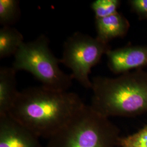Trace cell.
Masks as SVG:
<instances>
[{"mask_svg": "<svg viewBox=\"0 0 147 147\" xmlns=\"http://www.w3.org/2000/svg\"><path fill=\"white\" fill-rule=\"evenodd\" d=\"M120 130L109 118L84 104L48 139L47 147H116Z\"/></svg>", "mask_w": 147, "mask_h": 147, "instance_id": "obj_3", "label": "cell"}, {"mask_svg": "<svg viewBox=\"0 0 147 147\" xmlns=\"http://www.w3.org/2000/svg\"><path fill=\"white\" fill-rule=\"evenodd\" d=\"M20 2L18 0H0V24L11 26L20 16Z\"/></svg>", "mask_w": 147, "mask_h": 147, "instance_id": "obj_11", "label": "cell"}, {"mask_svg": "<svg viewBox=\"0 0 147 147\" xmlns=\"http://www.w3.org/2000/svg\"><path fill=\"white\" fill-rule=\"evenodd\" d=\"M121 147H147V125L136 132L119 138Z\"/></svg>", "mask_w": 147, "mask_h": 147, "instance_id": "obj_13", "label": "cell"}, {"mask_svg": "<svg viewBox=\"0 0 147 147\" xmlns=\"http://www.w3.org/2000/svg\"><path fill=\"white\" fill-rule=\"evenodd\" d=\"M49 45V40L44 34L24 42L14 55L12 67L16 71L25 70L31 74L45 88L68 91L73 78L60 69L61 59L53 54Z\"/></svg>", "mask_w": 147, "mask_h": 147, "instance_id": "obj_4", "label": "cell"}, {"mask_svg": "<svg viewBox=\"0 0 147 147\" xmlns=\"http://www.w3.org/2000/svg\"><path fill=\"white\" fill-rule=\"evenodd\" d=\"M110 49L109 43L76 32L64 42L61 62L71 70L73 79L84 88L91 89L92 81L89 78L91 69Z\"/></svg>", "mask_w": 147, "mask_h": 147, "instance_id": "obj_5", "label": "cell"}, {"mask_svg": "<svg viewBox=\"0 0 147 147\" xmlns=\"http://www.w3.org/2000/svg\"><path fill=\"white\" fill-rule=\"evenodd\" d=\"M97 32L96 38L104 42L109 43L111 40L125 36L130 24L126 18L117 12L112 16L101 19H95Z\"/></svg>", "mask_w": 147, "mask_h": 147, "instance_id": "obj_8", "label": "cell"}, {"mask_svg": "<svg viewBox=\"0 0 147 147\" xmlns=\"http://www.w3.org/2000/svg\"><path fill=\"white\" fill-rule=\"evenodd\" d=\"M119 0H96L91 4L95 19H101L116 13L121 5Z\"/></svg>", "mask_w": 147, "mask_h": 147, "instance_id": "obj_12", "label": "cell"}, {"mask_svg": "<svg viewBox=\"0 0 147 147\" xmlns=\"http://www.w3.org/2000/svg\"><path fill=\"white\" fill-rule=\"evenodd\" d=\"M39 138L8 114L0 116V147H44Z\"/></svg>", "mask_w": 147, "mask_h": 147, "instance_id": "obj_7", "label": "cell"}, {"mask_svg": "<svg viewBox=\"0 0 147 147\" xmlns=\"http://www.w3.org/2000/svg\"><path fill=\"white\" fill-rule=\"evenodd\" d=\"M108 67L116 74L125 73L132 69L147 66V45L126 46L106 53Z\"/></svg>", "mask_w": 147, "mask_h": 147, "instance_id": "obj_6", "label": "cell"}, {"mask_svg": "<svg viewBox=\"0 0 147 147\" xmlns=\"http://www.w3.org/2000/svg\"><path fill=\"white\" fill-rule=\"evenodd\" d=\"M16 73L12 67L0 68V116L8 114L19 94Z\"/></svg>", "mask_w": 147, "mask_h": 147, "instance_id": "obj_9", "label": "cell"}, {"mask_svg": "<svg viewBox=\"0 0 147 147\" xmlns=\"http://www.w3.org/2000/svg\"><path fill=\"white\" fill-rule=\"evenodd\" d=\"M25 42L22 34L11 26L0 29V59L15 55L21 45Z\"/></svg>", "mask_w": 147, "mask_h": 147, "instance_id": "obj_10", "label": "cell"}, {"mask_svg": "<svg viewBox=\"0 0 147 147\" xmlns=\"http://www.w3.org/2000/svg\"><path fill=\"white\" fill-rule=\"evenodd\" d=\"M84 104L73 92L31 87L19 92L8 115L37 136L48 140Z\"/></svg>", "mask_w": 147, "mask_h": 147, "instance_id": "obj_1", "label": "cell"}, {"mask_svg": "<svg viewBox=\"0 0 147 147\" xmlns=\"http://www.w3.org/2000/svg\"><path fill=\"white\" fill-rule=\"evenodd\" d=\"M129 3L141 19H147V0H131Z\"/></svg>", "mask_w": 147, "mask_h": 147, "instance_id": "obj_14", "label": "cell"}, {"mask_svg": "<svg viewBox=\"0 0 147 147\" xmlns=\"http://www.w3.org/2000/svg\"><path fill=\"white\" fill-rule=\"evenodd\" d=\"M91 89L90 106L106 117L147 113V72L142 69L116 78L96 76L92 80Z\"/></svg>", "mask_w": 147, "mask_h": 147, "instance_id": "obj_2", "label": "cell"}]
</instances>
